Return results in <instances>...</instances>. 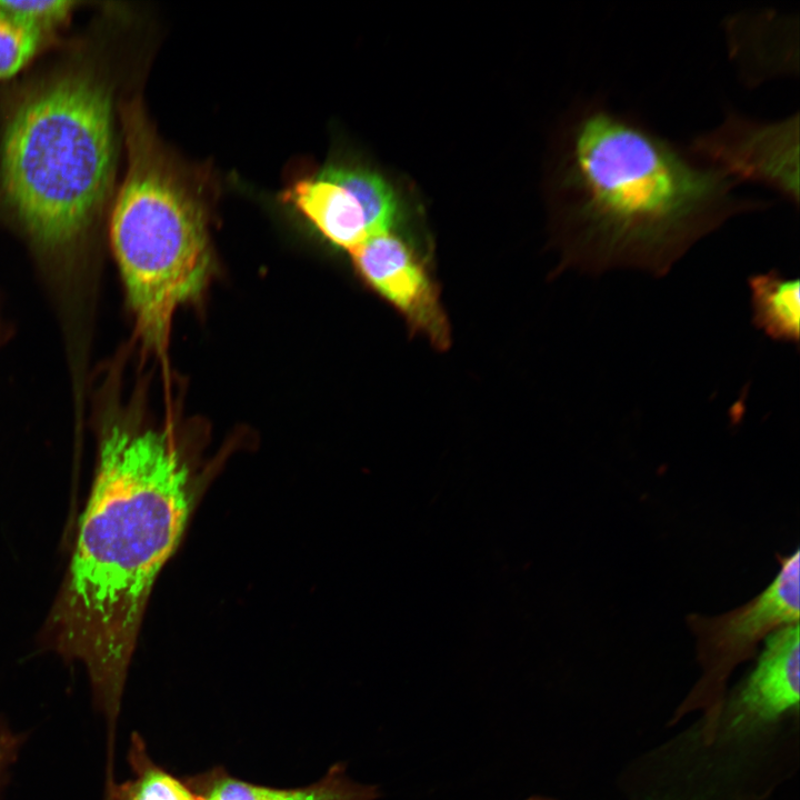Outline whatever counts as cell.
I'll list each match as a JSON object with an SVG mask.
<instances>
[{
	"label": "cell",
	"instance_id": "2e32d148",
	"mask_svg": "<svg viewBox=\"0 0 800 800\" xmlns=\"http://www.w3.org/2000/svg\"><path fill=\"white\" fill-rule=\"evenodd\" d=\"M26 737L14 731L6 720L0 719V792L10 770L16 763Z\"/></svg>",
	"mask_w": 800,
	"mask_h": 800
},
{
	"label": "cell",
	"instance_id": "8992f818",
	"mask_svg": "<svg viewBox=\"0 0 800 800\" xmlns=\"http://www.w3.org/2000/svg\"><path fill=\"white\" fill-rule=\"evenodd\" d=\"M687 147L738 183L759 182L798 203V116L758 122L731 113Z\"/></svg>",
	"mask_w": 800,
	"mask_h": 800
},
{
	"label": "cell",
	"instance_id": "5b68a950",
	"mask_svg": "<svg viewBox=\"0 0 800 800\" xmlns=\"http://www.w3.org/2000/svg\"><path fill=\"white\" fill-rule=\"evenodd\" d=\"M799 554L796 548L792 554L778 556L777 576L749 602L719 616L688 617L704 672L687 702L692 708H708L710 724L716 722L718 702L732 669L750 659L771 632L799 622Z\"/></svg>",
	"mask_w": 800,
	"mask_h": 800
},
{
	"label": "cell",
	"instance_id": "277c9868",
	"mask_svg": "<svg viewBox=\"0 0 800 800\" xmlns=\"http://www.w3.org/2000/svg\"><path fill=\"white\" fill-rule=\"evenodd\" d=\"M128 169L110 238L143 344L161 352L176 311L203 291L212 268L203 206L162 150L140 106L122 111Z\"/></svg>",
	"mask_w": 800,
	"mask_h": 800
},
{
	"label": "cell",
	"instance_id": "8fae6325",
	"mask_svg": "<svg viewBox=\"0 0 800 800\" xmlns=\"http://www.w3.org/2000/svg\"><path fill=\"white\" fill-rule=\"evenodd\" d=\"M752 323L772 340L799 343L800 283L777 270L748 279Z\"/></svg>",
	"mask_w": 800,
	"mask_h": 800
},
{
	"label": "cell",
	"instance_id": "9c48e42d",
	"mask_svg": "<svg viewBox=\"0 0 800 800\" xmlns=\"http://www.w3.org/2000/svg\"><path fill=\"white\" fill-rule=\"evenodd\" d=\"M201 800H376V786L351 780L343 763H336L318 781L294 788H277L246 781L216 766L184 777Z\"/></svg>",
	"mask_w": 800,
	"mask_h": 800
},
{
	"label": "cell",
	"instance_id": "9a60e30c",
	"mask_svg": "<svg viewBox=\"0 0 800 800\" xmlns=\"http://www.w3.org/2000/svg\"><path fill=\"white\" fill-rule=\"evenodd\" d=\"M0 4L18 20L44 37L69 18L76 2L70 0H26L0 1Z\"/></svg>",
	"mask_w": 800,
	"mask_h": 800
},
{
	"label": "cell",
	"instance_id": "e0dca14e",
	"mask_svg": "<svg viewBox=\"0 0 800 800\" xmlns=\"http://www.w3.org/2000/svg\"><path fill=\"white\" fill-rule=\"evenodd\" d=\"M527 800H553V799L541 797V796H533V797L528 798Z\"/></svg>",
	"mask_w": 800,
	"mask_h": 800
},
{
	"label": "cell",
	"instance_id": "ba28073f",
	"mask_svg": "<svg viewBox=\"0 0 800 800\" xmlns=\"http://www.w3.org/2000/svg\"><path fill=\"white\" fill-rule=\"evenodd\" d=\"M799 622L766 638L757 664L728 710L729 729L747 734L773 724L799 707Z\"/></svg>",
	"mask_w": 800,
	"mask_h": 800
},
{
	"label": "cell",
	"instance_id": "4fadbf2b",
	"mask_svg": "<svg viewBox=\"0 0 800 800\" xmlns=\"http://www.w3.org/2000/svg\"><path fill=\"white\" fill-rule=\"evenodd\" d=\"M318 177L346 188L361 206L368 237L392 231L398 217V201L391 186L379 174L360 168L330 166Z\"/></svg>",
	"mask_w": 800,
	"mask_h": 800
},
{
	"label": "cell",
	"instance_id": "52a82bcc",
	"mask_svg": "<svg viewBox=\"0 0 800 800\" xmlns=\"http://www.w3.org/2000/svg\"><path fill=\"white\" fill-rule=\"evenodd\" d=\"M358 273L434 347L450 344L436 284L409 246L392 231L367 237L349 252Z\"/></svg>",
	"mask_w": 800,
	"mask_h": 800
},
{
	"label": "cell",
	"instance_id": "7a4b0ae2",
	"mask_svg": "<svg viewBox=\"0 0 800 800\" xmlns=\"http://www.w3.org/2000/svg\"><path fill=\"white\" fill-rule=\"evenodd\" d=\"M739 183L596 99L570 132L562 186L569 193V259L584 271L638 269L664 276L701 238L763 202Z\"/></svg>",
	"mask_w": 800,
	"mask_h": 800
},
{
	"label": "cell",
	"instance_id": "30bf717a",
	"mask_svg": "<svg viewBox=\"0 0 800 800\" xmlns=\"http://www.w3.org/2000/svg\"><path fill=\"white\" fill-rule=\"evenodd\" d=\"M284 200L340 249L350 252L368 237L361 206L336 182L318 176L299 180L286 191Z\"/></svg>",
	"mask_w": 800,
	"mask_h": 800
},
{
	"label": "cell",
	"instance_id": "6da1fadb",
	"mask_svg": "<svg viewBox=\"0 0 800 800\" xmlns=\"http://www.w3.org/2000/svg\"><path fill=\"white\" fill-rule=\"evenodd\" d=\"M191 506L190 468L168 433L120 424L104 432L50 624L53 648L87 669L108 741L116 740L150 592L180 542Z\"/></svg>",
	"mask_w": 800,
	"mask_h": 800
},
{
	"label": "cell",
	"instance_id": "7c38bea8",
	"mask_svg": "<svg viewBox=\"0 0 800 800\" xmlns=\"http://www.w3.org/2000/svg\"><path fill=\"white\" fill-rule=\"evenodd\" d=\"M132 778L104 783L103 800H201L186 781L158 764L143 738L132 732L128 750Z\"/></svg>",
	"mask_w": 800,
	"mask_h": 800
},
{
	"label": "cell",
	"instance_id": "3957f363",
	"mask_svg": "<svg viewBox=\"0 0 800 800\" xmlns=\"http://www.w3.org/2000/svg\"><path fill=\"white\" fill-rule=\"evenodd\" d=\"M116 146L104 74L89 63L49 74L21 92L3 123V204L38 244L71 246L110 199Z\"/></svg>",
	"mask_w": 800,
	"mask_h": 800
},
{
	"label": "cell",
	"instance_id": "5bb4252c",
	"mask_svg": "<svg viewBox=\"0 0 800 800\" xmlns=\"http://www.w3.org/2000/svg\"><path fill=\"white\" fill-rule=\"evenodd\" d=\"M43 36L0 4V79L18 72L36 53Z\"/></svg>",
	"mask_w": 800,
	"mask_h": 800
}]
</instances>
